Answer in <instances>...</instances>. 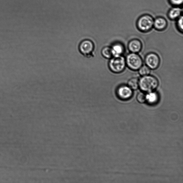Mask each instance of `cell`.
Returning a JSON list of instances; mask_svg holds the SVG:
<instances>
[{"instance_id": "7", "label": "cell", "mask_w": 183, "mask_h": 183, "mask_svg": "<svg viewBox=\"0 0 183 183\" xmlns=\"http://www.w3.org/2000/svg\"><path fill=\"white\" fill-rule=\"evenodd\" d=\"M117 94L118 97L122 100H128L133 96V90L128 85H121L118 87L117 90Z\"/></svg>"}, {"instance_id": "8", "label": "cell", "mask_w": 183, "mask_h": 183, "mask_svg": "<svg viewBox=\"0 0 183 183\" xmlns=\"http://www.w3.org/2000/svg\"><path fill=\"white\" fill-rule=\"evenodd\" d=\"M129 50L131 53H137L139 52L142 48V44L137 39H132L128 44Z\"/></svg>"}, {"instance_id": "16", "label": "cell", "mask_w": 183, "mask_h": 183, "mask_svg": "<svg viewBox=\"0 0 183 183\" xmlns=\"http://www.w3.org/2000/svg\"><path fill=\"white\" fill-rule=\"evenodd\" d=\"M136 98L139 102L140 103H143L146 101V94L143 91L139 92Z\"/></svg>"}, {"instance_id": "17", "label": "cell", "mask_w": 183, "mask_h": 183, "mask_svg": "<svg viewBox=\"0 0 183 183\" xmlns=\"http://www.w3.org/2000/svg\"><path fill=\"white\" fill-rule=\"evenodd\" d=\"M177 22V26L178 30L182 33L183 31V16L182 15L178 18Z\"/></svg>"}, {"instance_id": "15", "label": "cell", "mask_w": 183, "mask_h": 183, "mask_svg": "<svg viewBox=\"0 0 183 183\" xmlns=\"http://www.w3.org/2000/svg\"><path fill=\"white\" fill-rule=\"evenodd\" d=\"M150 69L147 66H142L138 69L139 73L142 76L149 75L150 72Z\"/></svg>"}, {"instance_id": "3", "label": "cell", "mask_w": 183, "mask_h": 183, "mask_svg": "<svg viewBox=\"0 0 183 183\" xmlns=\"http://www.w3.org/2000/svg\"><path fill=\"white\" fill-rule=\"evenodd\" d=\"M126 65L125 58L121 56L113 57L108 63L109 67L112 72L120 73L124 70Z\"/></svg>"}, {"instance_id": "9", "label": "cell", "mask_w": 183, "mask_h": 183, "mask_svg": "<svg viewBox=\"0 0 183 183\" xmlns=\"http://www.w3.org/2000/svg\"><path fill=\"white\" fill-rule=\"evenodd\" d=\"M168 25L167 21L163 17H158L154 20V27L158 31H163L165 29Z\"/></svg>"}, {"instance_id": "6", "label": "cell", "mask_w": 183, "mask_h": 183, "mask_svg": "<svg viewBox=\"0 0 183 183\" xmlns=\"http://www.w3.org/2000/svg\"><path fill=\"white\" fill-rule=\"evenodd\" d=\"M160 62V60L158 55L154 53H149L145 58V63L150 69H155L158 68Z\"/></svg>"}, {"instance_id": "13", "label": "cell", "mask_w": 183, "mask_h": 183, "mask_svg": "<svg viewBox=\"0 0 183 183\" xmlns=\"http://www.w3.org/2000/svg\"><path fill=\"white\" fill-rule=\"evenodd\" d=\"M128 85L133 90H136L139 87V80L137 78H132L129 81Z\"/></svg>"}, {"instance_id": "1", "label": "cell", "mask_w": 183, "mask_h": 183, "mask_svg": "<svg viewBox=\"0 0 183 183\" xmlns=\"http://www.w3.org/2000/svg\"><path fill=\"white\" fill-rule=\"evenodd\" d=\"M159 85L157 78L149 75L142 76L139 80V88L141 91L144 92L154 91Z\"/></svg>"}, {"instance_id": "14", "label": "cell", "mask_w": 183, "mask_h": 183, "mask_svg": "<svg viewBox=\"0 0 183 183\" xmlns=\"http://www.w3.org/2000/svg\"><path fill=\"white\" fill-rule=\"evenodd\" d=\"M102 55L104 57L107 59H111L113 55L111 47H105L102 49L101 51Z\"/></svg>"}, {"instance_id": "2", "label": "cell", "mask_w": 183, "mask_h": 183, "mask_svg": "<svg viewBox=\"0 0 183 183\" xmlns=\"http://www.w3.org/2000/svg\"><path fill=\"white\" fill-rule=\"evenodd\" d=\"M154 20L152 16L144 15L139 18L137 26L139 31L143 32L150 31L154 27Z\"/></svg>"}, {"instance_id": "11", "label": "cell", "mask_w": 183, "mask_h": 183, "mask_svg": "<svg viewBox=\"0 0 183 183\" xmlns=\"http://www.w3.org/2000/svg\"><path fill=\"white\" fill-rule=\"evenodd\" d=\"M111 48L113 57L121 56L124 51V46L120 43L113 44Z\"/></svg>"}, {"instance_id": "10", "label": "cell", "mask_w": 183, "mask_h": 183, "mask_svg": "<svg viewBox=\"0 0 183 183\" xmlns=\"http://www.w3.org/2000/svg\"><path fill=\"white\" fill-rule=\"evenodd\" d=\"M182 9L179 7H175L169 11L168 17L171 20H177L182 15Z\"/></svg>"}, {"instance_id": "12", "label": "cell", "mask_w": 183, "mask_h": 183, "mask_svg": "<svg viewBox=\"0 0 183 183\" xmlns=\"http://www.w3.org/2000/svg\"><path fill=\"white\" fill-rule=\"evenodd\" d=\"M146 96V101L150 104L156 103L159 100V94L155 91L147 92Z\"/></svg>"}, {"instance_id": "18", "label": "cell", "mask_w": 183, "mask_h": 183, "mask_svg": "<svg viewBox=\"0 0 183 183\" xmlns=\"http://www.w3.org/2000/svg\"><path fill=\"white\" fill-rule=\"evenodd\" d=\"M171 5L175 7H179L182 5L183 0H168Z\"/></svg>"}, {"instance_id": "4", "label": "cell", "mask_w": 183, "mask_h": 183, "mask_svg": "<svg viewBox=\"0 0 183 183\" xmlns=\"http://www.w3.org/2000/svg\"><path fill=\"white\" fill-rule=\"evenodd\" d=\"M126 65L133 71H137L143 65L142 58L137 53H131L125 59Z\"/></svg>"}, {"instance_id": "5", "label": "cell", "mask_w": 183, "mask_h": 183, "mask_svg": "<svg viewBox=\"0 0 183 183\" xmlns=\"http://www.w3.org/2000/svg\"><path fill=\"white\" fill-rule=\"evenodd\" d=\"M94 44L90 39H85L81 41L79 46V50L82 54L85 57L92 56L94 50Z\"/></svg>"}]
</instances>
